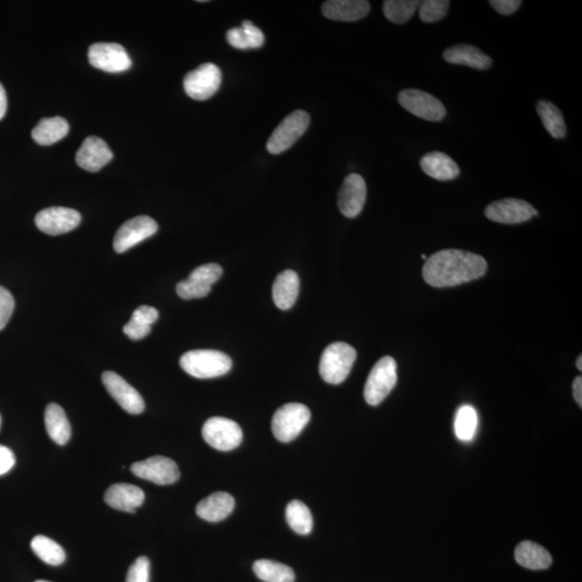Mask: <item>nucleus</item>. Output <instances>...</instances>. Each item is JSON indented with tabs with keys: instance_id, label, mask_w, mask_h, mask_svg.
<instances>
[{
	"instance_id": "obj_1",
	"label": "nucleus",
	"mask_w": 582,
	"mask_h": 582,
	"mask_svg": "<svg viewBox=\"0 0 582 582\" xmlns=\"http://www.w3.org/2000/svg\"><path fill=\"white\" fill-rule=\"evenodd\" d=\"M487 263L480 255L461 249H443L427 258L423 278L436 288L454 287L486 275Z\"/></svg>"
},
{
	"instance_id": "obj_2",
	"label": "nucleus",
	"mask_w": 582,
	"mask_h": 582,
	"mask_svg": "<svg viewBox=\"0 0 582 582\" xmlns=\"http://www.w3.org/2000/svg\"><path fill=\"white\" fill-rule=\"evenodd\" d=\"M180 367L196 379H214L228 373L232 360L228 355L214 349H195L182 355Z\"/></svg>"
},
{
	"instance_id": "obj_3",
	"label": "nucleus",
	"mask_w": 582,
	"mask_h": 582,
	"mask_svg": "<svg viewBox=\"0 0 582 582\" xmlns=\"http://www.w3.org/2000/svg\"><path fill=\"white\" fill-rule=\"evenodd\" d=\"M357 353L351 345L334 342L325 348L320 358L319 373L325 382L338 386L351 373Z\"/></svg>"
},
{
	"instance_id": "obj_4",
	"label": "nucleus",
	"mask_w": 582,
	"mask_h": 582,
	"mask_svg": "<svg viewBox=\"0 0 582 582\" xmlns=\"http://www.w3.org/2000/svg\"><path fill=\"white\" fill-rule=\"evenodd\" d=\"M310 420V411L302 403L290 402L276 410L272 418V432L280 442L297 438Z\"/></svg>"
},
{
	"instance_id": "obj_5",
	"label": "nucleus",
	"mask_w": 582,
	"mask_h": 582,
	"mask_svg": "<svg viewBox=\"0 0 582 582\" xmlns=\"http://www.w3.org/2000/svg\"><path fill=\"white\" fill-rule=\"evenodd\" d=\"M397 364L391 356H386L374 364L369 373L364 396L370 406H378L393 391L397 383Z\"/></svg>"
},
{
	"instance_id": "obj_6",
	"label": "nucleus",
	"mask_w": 582,
	"mask_h": 582,
	"mask_svg": "<svg viewBox=\"0 0 582 582\" xmlns=\"http://www.w3.org/2000/svg\"><path fill=\"white\" fill-rule=\"evenodd\" d=\"M309 126L310 115L307 111H295L290 113L269 138L266 149L272 155L283 154L302 137Z\"/></svg>"
},
{
	"instance_id": "obj_7",
	"label": "nucleus",
	"mask_w": 582,
	"mask_h": 582,
	"mask_svg": "<svg viewBox=\"0 0 582 582\" xmlns=\"http://www.w3.org/2000/svg\"><path fill=\"white\" fill-rule=\"evenodd\" d=\"M202 435L211 448L224 452L234 450L243 440L239 424L220 417L209 418L202 428Z\"/></svg>"
},
{
	"instance_id": "obj_8",
	"label": "nucleus",
	"mask_w": 582,
	"mask_h": 582,
	"mask_svg": "<svg viewBox=\"0 0 582 582\" xmlns=\"http://www.w3.org/2000/svg\"><path fill=\"white\" fill-rule=\"evenodd\" d=\"M220 68L213 63L202 64L187 73L184 79V88L187 96L195 101H206L215 96L221 85Z\"/></svg>"
},
{
	"instance_id": "obj_9",
	"label": "nucleus",
	"mask_w": 582,
	"mask_h": 582,
	"mask_svg": "<svg viewBox=\"0 0 582 582\" xmlns=\"http://www.w3.org/2000/svg\"><path fill=\"white\" fill-rule=\"evenodd\" d=\"M398 102L404 110L424 120L438 122L447 115L445 105L438 98L417 88L399 93Z\"/></svg>"
},
{
	"instance_id": "obj_10",
	"label": "nucleus",
	"mask_w": 582,
	"mask_h": 582,
	"mask_svg": "<svg viewBox=\"0 0 582 582\" xmlns=\"http://www.w3.org/2000/svg\"><path fill=\"white\" fill-rule=\"evenodd\" d=\"M88 62L93 67L111 73L127 71L132 61L119 43L98 42L88 48Z\"/></svg>"
},
{
	"instance_id": "obj_11",
	"label": "nucleus",
	"mask_w": 582,
	"mask_h": 582,
	"mask_svg": "<svg viewBox=\"0 0 582 582\" xmlns=\"http://www.w3.org/2000/svg\"><path fill=\"white\" fill-rule=\"evenodd\" d=\"M133 475L159 486H169L179 481L180 472L177 463L169 457L157 456L137 462L131 466Z\"/></svg>"
},
{
	"instance_id": "obj_12",
	"label": "nucleus",
	"mask_w": 582,
	"mask_h": 582,
	"mask_svg": "<svg viewBox=\"0 0 582 582\" xmlns=\"http://www.w3.org/2000/svg\"><path fill=\"white\" fill-rule=\"evenodd\" d=\"M486 216L494 223L517 225L525 223L539 215L529 202L519 199H504L486 206Z\"/></svg>"
},
{
	"instance_id": "obj_13",
	"label": "nucleus",
	"mask_w": 582,
	"mask_h": 582,
	"mask_svg": "<svg viewBox=\"0 0 582 582\" xmlns=\"http://www.w3.org/2000/svg\"><path fill=\"white\" fill-rule=\"evenodd\" d=\"M81 223V215L68 207H49L39 211L34 218L37 228L49 235H61L75 230Z\"/></svg>"
},
{
	"instance_id": "obj_14",
	"label": "nucleus",
	"mask_w": 582,
	"mask_h": 582,
	"mask_svg": "<svg viewBox=\"0 0 582 582\" xmlns=\"http://www.w3.org/2000/svg\"><path fill=\"white\" fill-rule=\"evenodd\" d=\"M157 231V224L150 217H135V218L127 220L117 231L115 240H113V249L118 254L125 253L141 241L150 238Z\"/></svg>"
},
{
	"instance_id": "obj_15",
	"label": "nucleus",
	"mask_w": 582,
	"mask_h": 582,
	"mask_svg": "<svg viewBox=\"0 0 582 582\" xmlns=\"http://www.w3.org/2000/svg\"><path fill=\"white\" fill-rule=\"evenodd\" d=\"M102 381L107 392L119 403L123 410L130 414H140L145 410V402L141 394L119 374L112 371L103 372Z\"/></svg>"
},
{
	"instance_id": "obj_16",
	"label": "nucleus",
	"mask_w": 582,
	"mask_h": 582,
	"mask_svg": "<svg viewBox=\"0 0 582 582\" xmlns=\"http://www.w3.org/2000/svg\"><path fill=\"white\" fill-rule=\"evenodd\" d=\"M366 181L358 174L345 177L338 195L340 211L348 218H355L364 209L366 202Z\"/></svg>"
},
{
	"instance_id": "obj_17",
	"label": "nucleus",
	"mask_w": 582,
	"mask_h": 582,
	"mask_svg": "<svg viewBox=\"0 0 582 582\" xmlns=\"http://www.w3.org/2000/svg\"><path fill=\"white\" fill-rule=\"evenodd\" d=\"M112 151L107 142L97 136L87 137L77 151L76 162L81 169L96 172L112 160Z\"/></svg>"
},
{
	"instance_id": "obj_18",
	"label": "nucleus",
	"mask_w": 582,
	"mask_h": 582,
	"mask_svg": "<svg viewBox=\"0 0 582 582\" xmlns=\"http://www.w3.org/2000/svg\"><path fill=\"white\" fill-rule=\"evenodd\" d=\"M103 500L113 509L134 514L136 508L144 504L145 493L136 486L117 483L108 488Z\"/></svg>"
},
{
	"instance_id": "obj_19",
	"label": "nucleus",
	"mask_w": 582,
	"mask_h": 582,
	"mask_svg": "<svg viewBox=\"0 0 582 582\" xmlns=\"http://www.w3.org/2000/svg\"><path fill=\"white\" fill-rule=\"evenodd\" d=\"M322 11L334 21L355 22L367 16L370 4L366 0H330L323 4Z\"/></svg>"
},
{
	"instance_id": "obj_20",
	"label": "nucleus",
	"mask_w": 582,
	"mask_h": 582,
	"mask_svg": "<svg viewBox=\"0 0 582 582\" xmlns=\"http://www.w3.org/2000/svg\"><path fill=\"white\" fill-rule=\"evenodd\" d=\"M235 507L234 496L216 492L202 500L195 508L196 515L207 522H220L228 517Z\"/></svg>"
},
{
	"instance_id": "obj_21",
	"label": "nucleus",
	"mask_w": 582,
	"mask_h": 582,
	"mask_svg": "<svg viewBox=\"0 0 582 582\" xmlns=\"http://www.w3.org/2000/svg\"><path fill=\"white\" fill-rule=\"evenodd\" d=\"M443 58L448 63L456 64V65H465L471 68L486 71L492 66V58L483 53L480 49L471 44H456L448 48L443 52Z\"/></svg>"
},
{
	"instance_id": "obj_22",
	"label": "nucleus",
	"mask_w": 582,
	"mask_h": 582,
	"mask_svg": "<svg viewBox=\"0 0 582 582\" xmlns=\"http://www.w3.org/2000/svg\"><path fill=\"white\" fill-rule=\"evenodd\" d=\"M420 165L423 172L433 180H453L460 175L456 162L440 151L429 152L422 157Z\"/></svg>"
},
{
	"instance_id": "obj_23",
	"label": "nucleus",
	"mask_w": 582,
	"mask_h": 582,
	"mask_svg": "<svg viewBox=\"0 0 582 582\" xmlns=\"http://www.w3.org/2000/svg\"><path fill=\"white\" fill-rule=\"evenodd\" d=\"M300 289V280L293 270L283 271L278 275L273 284V300L276 307L280 310H289L297 301Z\"/></svg>"
},
{
	"instance_id": "obj_24",
	"label": "nucleus",
	"mask_w": 582,
	"mask_h": 582,
	"mask_svg": "<svg viewBox=\"0 0 582 582\" xmlns=\"http://www.w3.org/2000/svg\"><path fill=\"white\" fill-rule=\"evenodd\" d=\"M515 557L517 564L532 571L548 569L552 563L548 550L530 540L522 541L517 546Z\"/></svg>"
},
{
	"instance_id": "obj_25",
	"label": "nucleus",
	"mask_w": 582,
	"mask_h": 582,
	"mask_svg": "<svg viewBox=\"0 0 582 582\" xmlns=\"http://www.w3.org/2000/svg\"><path fill=\"white\" fill-rule=\"evenodd\" d=\"M48 435L58 446H65L72 436V427L63 409L57 403L48 404L44 413Z\"/></svg>"
},
{
	"instance_id": "obj_26",
	"label": "nucleus",
	"mask_w": 582,
	"mask_h": 582,
	"mask_svg": "<svg viewBox=\"0 0 582 582\" xmlns=\"http://www.w3.org/2000/svg\"><path fill=\"white\" fill-rule=\"evenodd\" d=\"M69 132L67 120L62 117L44 118L32 131V137L38 145L49 146L66 137Z\"/></svg>"
},
{
	"instance_id": "obj_27",
	"label": "nucleus",
	"mask_w": 582,
	"mask_h": 582,
	"mask_svg": "<svg viewBox=\"0 0 582 582\" xmlns=\"http://www.w3.org/2000/svg\"><path fill=\"white\" fill-rule=\"evenodd\" d=\"M226 41L230 46L240 50L258 49L264 46V34L253 22L244 21L241 27L231 28L226 33Z\"/></svg>"
},
{
	"instance_id": "obj_28",
	"label": "nucleus",
	"mask_w": 582,
	"mask_h": 582,
	"mask_svg": "<svg viewBox=\"0 0 582 582\" xmlns=\"http://www.w3.org/2000/svg\"><path fill=\"white\" fill-rule=\"evenodd\" d=\"M536 110L542 125L552 137L560 140L566 136L567 129L563 115L555 103L540 100L537 103Z\"/></svg>"
},
{
	"instance_id": "obj_29",
	"label": "nucleus",
	"mask_w": 582,
	"mask_h": 582,
	"mask_svg": "<svg viewBox=\"0 0 582 582\" xmlns=\"http://www.w3.org/2000/svg\"><path fill=\"white\" fill-rule=\"evenodd\" d=\"M253 569L256 576L264 582H295V579L293 569L279 562L258 560Z\"/></svg>"
},
{
	"instance_id": "obj_30",
	"label": "nucleus",
	"mask_w": 582,
	"mask_h": 582,
	"mask_svg": "<svg viewBox=\"0 0 582 582\" xmlns=\"http://www.w3.org/2000/svg\"><path fill=\"white\" fill-rule=\"evenodd\" d=\"M31 547L34 554L43 561L44 563L58 566L65 562V551H64L57 542L49 539L47 536L38 535L34 537Z\"/></svg>"
},
{
	"instance_id": "obj_31",
	"label": "nucleus",
	"mask_w": 582,
	"mask_h": 582,
	"mask_svg": "<svg viewBox=\"0 0 582 582\" xmlns=\"http://www.w3.org/2000/svg\"><path fill=\"white\" fill-rule=\"evenodd\" d=\"M286 520L297 534L309 535L313 530V517L307 505L300 501L290 502L286 508Z\"/></svg>"
},
{
	"instance_id": "obj_32",
	"label": "nucleus",
	"mask_w": 582,
	"mask_h": 582,
	"mask_svg": "<svg viewBox=\"0 0 582 582\" xmlns=\"http://www.w3.org/2000/svg\"><path fill=\"white\" fill-rule=\"evenodd\" d=\"M420 6L417 0H387L383 3L384 16L394 24H403L409 21Z\"/></svg>"
},
{
	"instance_id": "obj_33",
	"label": "nucleus",
	"mask_w": 582,
	"mask_h": 582,
	"mask_svg": "<svg viewBox=\"0 0 582 582\" xmlns=\"http://www.w3.org/2000/svg\"><path fill=\"white\" fill-rule=\"evenodd\" d=\"M478 416L471 406L458 409L456 417V435L461 441L470 442L476 435Z\"/></svg>"
},
{
	"instance_id": "obj_34",
	"label": "nucleus",
	"mask_w": 582,
	"mask_h": 582,
	"mask_svg": "<svg viewBox=\"0 0 582 582\" xmlns=\"http://www.w3.org/2000/svg\"><path fill=\"white\" fill-rule=\"evenodd\" d=\"M450 8L448 0H425L418 6V16L423 22L435 23L447 16Z\"/></svg>"
},
{
	"instance_id": "obj_35",
	"label": "nucleus",
	"mask_w": 582,
	"mask_h": 582,
	"mask_svg": "<svg viewBox=\"0 0 582 582\" xmlns=\"http://www.w3.org/2000/svg\"><path fill=\"white\" fill-rule=\"evenodd\" d=\"M223 273L224 270L219 264H209L197 266L196 269L192 271L188 279L194 280V282L211 287V285L215 284Z\"/></svg>"
},
{
	"instance_id": "obj_36",
	"label": "nucleus",
	"mask_w": 582,
	"mask_h": 582,
	"mask_svg": "<svg viewBox=\"0 0 582 582\" xmlns=\"http://www.w3.org/2000/svg\"><path fill=\"white\" fill-rule=\"evenodd\" d=\"M210 286L202 285L194 280L187 279L179 283L176 287V293L181 299L191 300L204 298L211 293Z\"/></svg>"
},
{
	"instance_id": "obj_37",
	"label": "nucleus",
	"mask_w": 582,
	"mask_h": 582,
	"mask_svg": "<svg viewBox=\"0 0 582 582\" xmlns=\"http://www.w3.org/2000/svg\"><path fill=\"white\" fill-rule=\"evenodd\" d=\"M149 577L150 562L146 556H141L127 571L126 582H149Z\"/></svg>"
},
{
	"instance_id": "obj_38",
	"label": "nucleus",
	"mask_w": 582,
	"mask_h": 582,
	"mask_svg": "<svg viewBox=\"0 0 582 582\" xmlns=\"http://www.w3.org/2000/svg\"><path fill=\"white\" fill-rule=\"evenodd\" d=\"M16 307V302L10 291L0 286V332L6 327Z\"/></svg>"
},
{
	"instance_id": "obj_39",
	"label": "nucleus",
	"mask_w": 582,
	"mask_h": 582,
	"mask_svg": "<svg viewBox=\"0 0 582 582\" xmlns=\"http://www.w3.org/2000/svg\"><path fill=\"white\" fill-rule=\"evenodd\" d=\"M157 318H159V312L155 308L142 305L134 310L131 319L151 327V325L156 323Z\"/></svg>"
},
{
	"instance_id": "obj_40",
	"label": "nucleus",
	"mask_w": 582,
	"mask_h": 582,
	"mask_svg": "<svg viewBox=\"0 0 582 582\" xmlns=\"http://www.w3.org/2000/svg\"><path fill=\"white\" fill-rule=\"evenodd\" d=\"M151 330L150 325H142L141 323L135 322V320L131 319L125 327H123V332L129 337L131 340H142L147 337L149 334Z\"/></svg>"
},
{
	"instance_id": "obj_41",
	"label": "nucleus",
	"mask_w": 582,
	"mask_h": 582,
	"mask_svg": "<svg viewBox=\"0 0 582 582\" xmlns=\"http://www.w3.org/2000/svg\"><path fill=\"white\" fill-rule=\"evenodd\" d=\"M490 4L502 16H509L521 7L520 0H491Z\"/></svg>"
},
{
	"instance_id": "obj_42",
	"label": "nucleus",
	"mask_w": 582,
	"mask_h": 582,
	"mask_svg": "<svg viewBox=\"0 0 582 582\" xmlns=\"http://www.w3.org/2000/svg\"><path fill=\"white\" fill-rule=\"evenodd\" d=\"M16 463V456L9 448L0 445V476L11 471Z\"/></svg>"
},
{
	"instance_id": "obj_43",
	"label": "nucleus",
	"mask_w": 582,
	"mask_h": 582,
	"mask_svg": "<svg viewBox=\"0 0 582 582\" xmlns=\"http://www.w3.org/2000/svg\"><path fill=\"white\" fill-rule=\"evenodd\" d=\"M574 398L579 407H582V378L577 377L573 384Z\"/></svg>"
},
{
	"instance_id": "obj_44",
	"label": "nucleus",
	"mask_w": 582,
	"mask_h": 582,
	"mask_svg": "<svg viewBox=\"0 0 582 582\" xmlns=\"http://www.w3.org/2000/svg\"><path fill=\"white\" fill-rule=\"evenodd\" d=\"M6 111H7L6 91H4L2 83H0V120L3 119L4 115H6Z\"/></svg>"
},
{
	"instance_id": "obj_45",
	"label": "nucleus",
	"mask_w": 582,
	"mask_h": 582,
	"mask_svg": "<svg viewBox=\"0 0 582 582\" xmlns=\"http://www.w3.org/2000/svg\"><path fill=\"white\" fill-rule=\"evenodd\" d=\"M576 366H577V368H578L579 371H582V356H581V355L576 360Z\"/></svg>"
},
{
	"instance_id": "obj_46",
	"label": "nucleus",
	"mask_w": 582,
	"mask_h": 582,
	"mask_svg": "<svg viewBox=\"0 0 582 582\" xmlns=\"http://www.w3.org/2000/svg\"><path fill=\"white\" fill-rule=\"evenodd\" d=\"M0 427H2V417H0Z\"/></svg>"
},
{
	"instance_id": "obj_47",
	"label": "nucleus",
	"mask_w": 582,
	"mask_h": 582,
	"mask_svg": "<svg viewBox=\"0 0 582 582\" xmlns=\"http://www.w3.org/2000/svg\"><path fill=\"white\" fill-rule=\"evenodd\" d=\"M36 582H50V581H46V580H39V581H36Z\"/></svg>"
}]
</instances>
